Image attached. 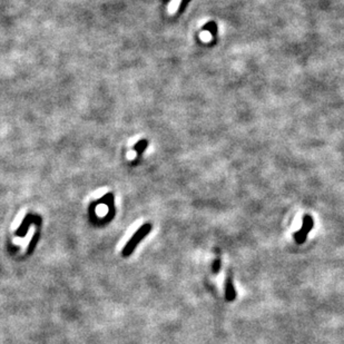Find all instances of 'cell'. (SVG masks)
Wrapping results in <instances>:
<instances>
[{
    "label": "cell",
    "mask_w": 344,
    "mask_h": 344,
    "mask_svg": "<svg viewBox=\"0 0 344 344\" xmlns=\"http://www.w3.org/2000/svg\"><path fill=\"white\" fill-rule=\"evenodd\" d=\"M151 230H152V224L146 223V224L142 225L141 228H139L136 232H135L133 236L129 238V241L126 243V245L124 246L123 251H121V255H123L124 258H128L129 255H132L133 252L135 251V249H136L138 244L141 243L143 239L151 233Z\"/></svg>",
    "instance_id": "1"
},
{
    "label": "cell",
    "mask_w": 344,
    "mask_h": 344,
    "mask_svg": "<svg viewBox=\"0 0 344 344\" xmlns=\"http://www.w3.org/2000/svg\"><path fill=\"white\" fill-rule=\"evenodd\" d=\"M180 3H181V0H172V2L169 3L168 6V11L171 12V14H174V12L178 9Z\"/></svg>",
    "instance_id": "4"
},
{
    "label": "cell",
    "mask_w": 344,
    "mask_h": 344,
    "mask_svg": "<svg viewBox=\"0 0 344 344\" xmlns=\"http://www.w3.org/2000/svg\"><path fill=\"white\" fill-rule=\"evenodd\" d=\"M220 269H221V261L217 259V260H215V262L213 263V272L217 274L220 272Z\"/></svg>",
    "instance_id": "5"
},
{
    "label": "cell",
    "mask_w": 344,
    "mask_h": 344,
    "mask_svg": "<svg viewBox=\"0 0 344 344\" xmlns=\"http://www.w3.org/2000/svg\"><path fill=\"white\" fill-rule=\"evenodd\" d=\"M136 151H134V150H132V151H128L127 152V154H126V157H127V159L128 160H134L135 159V157H136Z\"/></svg>",
    "instance_id": "6"
},
{
    "label": "cell",
    "mask_w": 344,
    "mask_h": 344,
    "mask_svg": "<svg viewBox=\"0 0 344 344\" xmlns=\"http://www.w3.org/2000/svg\"><path fill=\"white\" fill-rule=\"evenodd\" d=\"M235 298H236V292H235V289H234L233 278L229 274V276L228 278H226V282H225V299L228 302H233Z\"/></svg>",
    "instance_id": "3"
},
{
    "label": "cell",
    "mask_w": 344,
    "mask_h": 344,
    "mask_svg": "<svg viewBox=\"0 0 344 344\" xmlns=\"http://www.w3.org/2000/svg\"><path fill=\"white\" fill-rule=\"evenodd\" d=\"M313 226H314V222H313V219L310 215H306L303 217V224L302 228L300 229L297 233L294 234V238L295 242L298 244H303L306 242V239L307 237L308 233L311 232Z\"/></svg>",
    "instance_id": "2"
},
{
    "label": "cell",
    "mask_w": 344,
    "mask_h": 344,
    "mask_svg": "<svg viewBox=\"0 0 344 344\" xmlns=\"http://www.w3.org/2000/svg\"><path fill=\"white\" fill-rule=\"evenodd\" d=\"M106 193V190H99L98 191H97V193H95V197H102V196L104 195V194H105Z\"/></svg>",
    "instance_id": "7"
}]
</instances>
